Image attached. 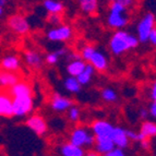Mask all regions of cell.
Returning a JSON list of instances; mask_svg holds the SVG:
<instances>
[{
	"instance_id": "1",
	"label": "cell",
	"mask_w": 156,
	"mask_h": 156,
	"mask_svg": "<svg viewBox=\"0 0 156 156\" xmlns=\"http://www.w3.org/2000/svg\"><path fill=\"white\" fill-rule=\"evenodd\" d=\"M139 39L136 36L128 33L126 31H117L110 37L109 49L116 56H120L127 52L128 50L133 49L139 45Z\"/></svg>"
},
{
	"instance_id": "2",
	"label": "cell",
	"mask_w": 156,
	"mask_h": 156,
	"mask_svg": "<svg viewBox=\"0 0 156 156\" xmlns=\"http://www.w3.org/2000/svg\"><path fill=\"white\" fill-rule=\"evenodd\" d=\"M128 9L118 3L117 1L110 2L109 13L107 16V24L112 29H122L129 22V14Z\"/></svg>"
},
{
	"instance_id": "3",
	"label": "cell",
	"mask_w": 156,
	"mask_h": 156,
	"mask_svg": "<svg viewBox=\"0 0 156 156\" xmlns=\"http://www.w3.org/2000/svg\"><path fill=\"white\" fill-rule=\"evenodd\" d=\"M69 142L76 146H80V147L92 146L94 145V142H95V136L85 127L76 126L71 131Z\"/></svg>"
},
{
	"instance_id": "4",
	"label": "cell",
	"mask_w": 156,
	"mask_h": 156,
	"mask_svg": "<svg viewBox=\"0 0 156 156\" xmlns=\"http://www.w3.org/2000/svg\"><path fill=\"white\" fill-rule=\"evenodd\" d=\"M33 96H18L12 97V114L16 117H24L33 110Z\"/></svg>"
},
{
	"instance_id": "5",
	"label": "cell",
	"mask_w": 156,
	"mask_h": 156,
	"mask_svg": "<svg viewBox=\"0 0 156 156\" xmlns=\"http://www.w3.org/2000/svg\"><path fill=\"white\" fill-rule=\"evenodd\" d=\"M155 27V16L153 13L147 12L145 13L136 26V32H138V39L139 42L145 43L148 41V35L152 30Z\"/></svg>"
},
{
	"instance_id": "6",
	"label": "cell",
	"mask_w": 156,
	"mask_h": 156,
	"mask_svg": "<svg viewBox=\"0 0 156 156\" xmlns=\"http://www.w3.org/2000/svg\"><path fill=\"white\" fill-rule=\"evenodd\" d=\"M73 35V31L70 25L60 24L57 27L50 29L47 32L46 36L50 42H67L71 39Z\"/></svg>"
},
{
	"instance_id": "7",
	"label": "cell",
	"mask_w": 156,
	"mask_h": 156,
	"mask_svg": "<svg viewBox=\"0 0 156 156\" xmlns=\"http://www.w3.org/2000/svg\"><path fill=\"white\" fill-rule=\"evenodd\" d=\"M9 29L19 35H25L30 32V23L25 16L21 14H13L7 21Z\"/></svg>"
},
{
	"instance_id": "8",
	"label": "cell",
	"mask_w": 156,
	"mask_h": 156,
	"mask_svg": "<svg viewBox=\"0 0 156 156\" xmlns=\"http://www.w3.org/2000/svg\"><path fill=\"white\" fill-rule=\"evenodd\" d=\"M26 126L36 133L37 135H44L46 134L48 130V126H47L46 120L41 115H32L26 119Z\"/></svg>"
},
{
	"instance_id": "9",
	"label": "cell",
	"mask_w": 156,
	"mask_h": 156,
	"mask_svg": "<svg viewBox=\"0 0 156 156\" xmlns=\"http://www.w3.org/2000/svg\"><path fill=\"white\" fill-rule=\"evenodd\" d=\"M112 129V125L106 120H95L91 125V131L95 138H110Z\"/></svg>"
},
{
	"instance_id": "10",
	"label": "cell",
	"mask_w": 156,
	"mask_h": 156,
	"mask_svg": "<svg viewBox=\"0 0 156 156\" xmlns=\"http://www.w3.org/2000/svg\"><path fill=\"white\" fill-rule=\"evenodd\" d=\"M50 108L54 112H67L71 106H73V101L68 97H65L60 94H54L50 98Z\"/></svg>"
},
{
	"instance_id": "11",
	"label": "cell",
	"mask_w": 156,
	"mask_h": 156,
	"mask_svg": "<svg viewBox=\"0 0 156 156\" xmlns=\"http://www.w3.org/2000/svg\"><path fill=\"white\" fill-rule=\"evenodd\" d=\"M110 139L114 142L115 147L122 148V150L128 147L129 142H130V140H129V138H128L127 135L126 129H123L121 127H114L112 135H110Z\"/></svg>"
},
{
	"instance_id": "12",
	"label": "cell",
	"mask_w": 156,
	"mask_h": 156,
	"mask_svg": "<svg viewBox=\"0 0 156 156\" xmlns=\"http://www.w3.org/2000/svg\"><path fill=\"white\" fill-rule=\"evenodd\" d=\"M8 92L12 97H18V96H27L31 95L33 96V89L32 85L25 81H19L18 83L12 85L11 87L8 89Z\"/></svg>"
},
{
	"instance_id": "13",
	"label": "cell",
	"mask_w": 156,
	"mask_h": 156,
	"mask_svg": "<svg viewBox=\"0 0 156 156\" xmlns=\"http://www.w3.org/2000/svg\"><path fill=\"white\" fill-rule=\"evenodd\" d=\"M89 63L95 70L98 71V72H105L107 70V68H108L107 57L103 52H101L97 49H95V51L93 52V55L89 59Z\"/></svg>"
},
{
	"instance_id": "14",
	"label": "cell",
	"mask_w": 156,
	"mask_h": 156,
	"mask_svg": "<svg viewBox=\"0 0 156 156\" xmlns=\"http://www.w3.org/2000/svg\"><path fill=\"white\" fill-rule=\"evenodd\" d=\"M0 116L11 117L12 114V96L8 91H0Z\"/></svg>"
},
{
	"instance_id": "15",
	"label": "cell",
	"mask_w": 156,
	"mask_h": 156,
	"mask_svg": "<svg viewBox=\"0 0 156 156\" xmlns=\"http://www.w3.org/2000/svg\"><path fill=\"white\" fill-rule=\"evenodd\" d=\"M24 61L32 69H41L44 63L42 55L36 50H26L24 52Z\"/></svg>"
},
{
	"instance_id": "16",
	"label": "cell",
	"mask_w": 156,
	"mask_h": 156,
	"mask_svg": "<svg viewBox=\"0 0 156 156\" xmlns=\"http://www.w3.org/2000/svg\"><path fill=\"white\" fill-rule=\"evenodd\" d=\"M94 147H95L97 153L104 155V154L108 153L109 151L114 150L115 144L112 139L108 138V136H106V138H95Z\"/></svg>"
},
{
	"instance_id": "17",
	"label": "cell",
	"mask_w": 156,
	"mask_h": 156,
	"mask_svg": "<svg viewBox=\"0 0 156 156\" xmlns=\"http://www.w3.org/2000/svg\"><path fill=\"white\" fill-rule=\"evenodd\" d=\"M21 80L20 76L16 74V72H11V71L0 70V86L3 87H11L16 83H18Z\"/></svg>"
},
{
	"instance_id": "18",
	"label": "cell",
	"mask_w": 156,
	"mask_h": 156,
	"mask_svg": "<svg viewBox=\"0 0 156 156\" xmlns=\"http://www.w3.org/2000/svg\"><path fill=\"white\" fill-rule=\"evenodd\" d=\"M59 152L61 156H85V152H84L83 147L76 146L70 142L63 143L59 147Z\"/></svg>"
},
{
	"instance_id": "19",
	"label": "cell",
	"mask_w": 156,
	"mask_h": 156,
	"mask_svg": "<svg viewBox=\"0 0 156 156\" xmlns=\"http://www.w3.org/2000/svg\"><path fill=\"white\" fill-rule=\"evenodd\" d=\"M0 66L2 68V70L5 71H11V72H16V71L21 68V61L16 56H7V57L2 58Z\"/></svg>"
},
{
	"instance_id": "20",
	"label": "cell",
	"mask_w": 156,
	"mask_h": 156,
	"mask_svg": "<svg viewBox=\"0 0 156 156\" xmlns=\"http://www.w3.org/2000/svg\"><path fill=\"white\" fill-rule=\"evenodd\" d=\"M86 63L84 60H82L81 58L78 59H73L71 60V62L68 63L67 66V72L70 76H78L82 71L84 70Z\"/></svg>"
},
{
	"instance_id": "21",
	"label": "cell",
	"mask_w": 156,
	"mask_h": 156,
	"mask_svg": "<svg viewBox=\"0 0 156 156\" xmlns=\"http://www.w3.org/2000/svg\"><path fill=\"white\" fill-rule=\"evenodd\" d=\"M43 7L49 14H61L65 10V5L58 0H44Z\"/></svg>"
},
{
	"instance_id": "22",
	"label": "cell",
	"mask_w": 156,
	"mask_h": 156,
	"mask_svg": "<svg viewBox=\"0 0 156 156\" xmlns=\"http://www.w3.org/2000/svg\"><path fill=\"white\" fill-rule=\"evenodd\" d=\"M143 139H151L153 136H156V123L153 121H147L145 120L140 127L139 131Z\"/></svg>"
},
{
	"instance_id": "23",
	"label": "cell",
	"mask_w": 156,
	"mask_h": 156,
	"mask_svg": "<svg viewBox=\"0 0 156 156\" xmlns=\"http://www.w3.org/2000/svg\"><path fill=\"white\" fill-rule=\"evenodd\" d=\"M78 3L85 14H95L98 9V0H78Z\"/></svg>"
},
{
	"instance_id": "24",
	"label": "cell",
	"mask_w": 156,
	"mask_h": 156,
	"mask_svg": "<svg viewBox=\"0 0 156 156\" xmlns=\"http://www.w3.org/2000/svg\"><path fill=\"white\" fill-rule=\"evenodd\" d=\"M94 72H95V69H94L90 63H86L84 70L76 76L79 83H80L81 85H86V84H89L92 81V78H93V76H94Z\"/></svg>"
},
{
	"instance_id": "25",
	"label": "cell",
	"mask_w": 156,
	"mask_h": 156,
	"mask_svg": "<svg viewBox=\"0 0 156 156\" xmlns=\"http://www.w3.org/2000/svg\"><path fill=\"white\" fill-rule=\"evenodd\" d=\"M63 86H65V89L67 90L68 92H70V93H73V94L79 93V92L81 91V87H82V85L79 83L78 79H76V76H70L65 80Z\"/></svg>"
},
{
	"instance_id": "26",
	"label": "cell",
	"mask_w": 156,
	"mask_h": 156,
	"mask_svg": "<svg viewBox=\"0 0 156 156\" xmlns=\"http://www.w3.org/2000/svg\"><path fill=\"white\" fill-rule=\"evenodd\" d=\"M66 54H67V50L63 49V48L57 50V51L49 52V54H47L46 57H45V62L49 66H54V65H56V63H58L60 57L66 55Z\"/></svg>"
},
{
	"instance_id": "27",
	"label": "cell",
	"mask_w": 156,
	"mask_h": 156,
	"mask_svg": "<svg viewBox=\"0 0 156 156\" xmlns=\"http://www.w3.org/2000/svg\"><path fill=\"white\" fill-rule=\"evenodd\" d=\"M101 97L103 101H107V103H114V101H116L118 98L117 93L112 89H109V87H106V89L101 90Z\"/></svg>"
},
{
	"instance_id": "28",
	"label": "cell",
	"mask_w": 156,
	"mask_h": 156,
	"mask_svg": "<svg viewBox=\"0 0 156 156\" xmlns=\"http://www.w3.org/2000/svg\"><path fill=\"white\" fill-rule=\"evenodd\" d=\"M95 47L92 45H85L84 47H82V49L80 51V57L84 61H89V59L91 58V56L93 55V52L95 51Z\"/></svg>"
},
{
	"instance_id": "29",
	"label": "cell",
	"mask_w": 156,
	"mask_h": 156,
	"mask_svg": "<svg viewBox=\"0 0 156 156\" xmlns=\"http://www.w3.org/2000/svg\"><path fill=\"white\" fill-rule=\"evenodd\" d=\"M68 112V118L70 121L72 122H76L80 120V117H81V110L79 107L76 106H71L69 109L67 110Z\"/></svg>"
},
{
	"instance_id": "30",
	"label": "cell",
	"mask_w": 156,
	"mask_h": 156,
	"mask_svg": "<svg viewBox=\"0 0 156 156\" xmlns=\"http://www.w3.org/2000/svg\"><path fill=\"white\" fill-rule=\"evenodd\" d=\"M127 131V135L129 140L131 141H135V142H141L142 140H144L142 138V135L140 134L139 132H135V131H132V130H126Z\"/></svg>"
},
{
	"instance_id": "31",
	"label": "cell",
	"mask_w": 156,
	"mask_h": 156,
	"mask_svg": "<svg viewBox=\"0 0 156 156\" xmlns=\"http://www.w3.org/2000/svg\"><path fill=\"white\" fill-rule=\"evenodd\" d=\"M48 22L52 25L58 26L61 24V16H60V14H49Z\"/></svg>"
},
{
	"instance_id": "32",
	"label": "cell",
	"mask_w": 156,
	"mask_h": 156,
	"mask_svg": "<svg viewBox=\"0 0 156 156\" xmlns=\"http://www.w3.org/2000/svg\"><path fill=\"white\" fill-rule=\"evenodd\" d=\"M103 156H127L123 151L122 148H118V147H115L114 150L109 151L108 153L104 154Z\"/></svg>"
},
{
	"instance_id": "33",
	"label": "cell",
	"mask_w": 156,
	"mask_h": 156,
	"mask_svg": "<svg viewBox=\"0 0 156 156\" xmlns=\"http://www.w3.org/2000/svg\"><path fill=\"white\" fill-rule=\"evenodd\" d=\"M116 1L120 3L122 7H125L126 9H130L134 5V0H116Z\"/></svg>"
},
{
	"instance_id": "34",
	"label": "cell",
	"mask_w": 156,
	"mask_h": 156,
	"mask_svg": "<svg viewBox=\"0 0 156 156\" xmlns=\"http://www.w3.org/2000/svg\"><path fill=\"white\" fill-rule=\"evenodd\" d=\"M147 42L151 43L153 46H156V27H154L151 31L150 35H148V41Z\"/></svg>"
},
{
	"instance_id": "35",
	"label": "cell",
	"mask_w": 156,
	"mask_h": 156,
	"mask_svg": "<svg viewBox=\"0 0 156 156\" xmlns=\"http://www.w3.org/2000/svg\"><path fill=\"white\" fill-rule=\"evenodd\" d=\"M148 114L151 115L153 118H155V119H156V103H155V101H153V103L151 104V106H150Z\"/></svg>"
},
{
	"instance_id": "36",
	"label": "cell",
	"mask_w": 156,
	"mask_h": 156,
	"mask_svg": "<svg viewBox=\"0 0 156 156\" xmlns=\"http://www.w3.org/2000/svg\"><path fill=\"white\" fill-rule=\"evenodd\" d=\"M141 147L144 148V150H148L150 146H151V143H150V139H144L140 142Z\"/></svg>"
},
{
	"instance_id": "37",
	"label": "cell",
	"mask_w": 156,
	"mask_h": 156,
	"mask_svg": "<svg viewBox=\"0 0 156 156\" xmlns=\"http://www.w3.org/2000/svg\"><path fill=\"white\" fill-rule=\"evenodd\" d=\"M151 98L153 101H155L156 103V80L155 82L153 83V85H152V89H151Z\"/></svg>"
},
{
	"instance_id": "38",
	"label": "cell",
	"mask_w": 156,
	"mask_h": 156,
	"mask_svg": "<svg viewBox=\"0 0 156 156\" xmlns=\"http://www.w3.org/2000/svg\"><path fill=\"white\" fill-rule=\"evenodd\" d=\"M148 116V110L144 109V108H142V109L140 110V117L142 118V119H145L146 117Z\"/></svg>"
},
{
	"instance_id": "39",
	"label": "cell",
	"mask_w": 156,
	"mask_h": 156,
	"mask_svg": "<svg viewBox=\"0 0 156 156\" xmlns=\"http://www.w3.org/2000/svg\"><path fill=\"white\" fill-rule=\"evenodd\" d=\"M85 156H101V155H99V153H97V152L91 151V152H89L87 154H85Z\"/></svg>"
},
{
	"instance_id": "40",
	"label": "cell",
	"mask_w": 156,
	"mask_h": 156,
	"mask_svg": "<svg viewBox=\"0 0 156 156\" xmlns=\"http://www.w3.org/2000/svg\"><path fill=\"white\" fill-rule=\"evenodd\" d=\"M2 14H3V5H0V16H2Z\"/></svg>"
},
{
	"instance_id": "41",
	"label": "cell",
	"mask_w": 156,
	"mask_h": 156,
	"mask_svg": "<svg viewBox=\"0 0 156 156\" xmlns=\"http://www.w3.org/2000/svg\"><path fill=\"white\" fill-rule=\"evenodd\" d=\"M7 1H8V0H0V5H5V3H7Z\"/></svg>"
},
{
	"instance_id": "42",
	"label": "cell",
	"mask_w": 156,
	"mask_h": 156,
	"mask_svg": "<svg viewBox=\"0 0 156 156\" xmlns=\"http://www.w3.org/2000/svg\"><path fill=\"white\" fill-rule=\"evenodd\" d=\"M110 2H114V1H116V0H109Z\"/></svg>"
}]
</instances>
